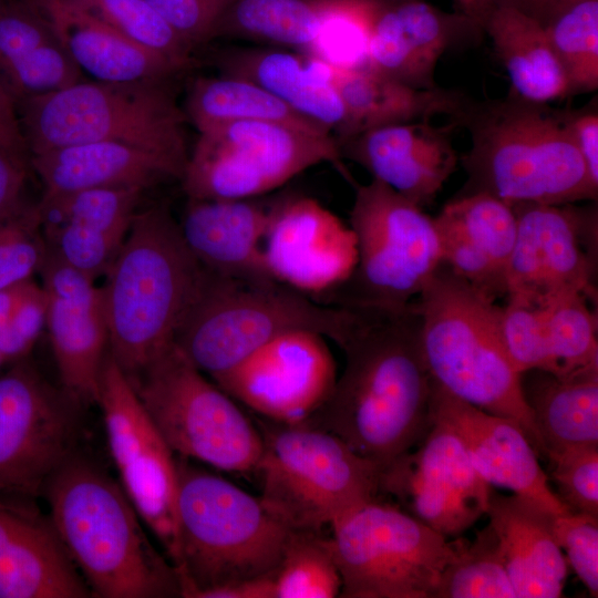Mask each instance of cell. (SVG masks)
<instances>
[{
    "label": "cell",
    "mask_w": 598,
    "mask_h": 598,
    "mask_svg": "<svg viewBox=\"0 0 598 598\" xmlns=\"http://www.w3.org/2000/svg\"><path fill=\"white\" fill-rule=\"evenodd\" d=\"M47 324L63 390L79 404L96 403L109 347L101 288L47 247L40 268Z\"/></svg>",
    "instance_id": "obj_20"
},
{
    "label": "cell",
    "mask_w": 598,
    "mask_h": 598,
    "mask_svg": "<svg viewBox=\"0 0 598 598\" xmlns=\"http://www.w3.org/2000/svg\"><path fill=\"white\" fill-rule=\"evenodd\" d=\"M383 3H393V2H400V1H404V0H379Z\"/></svg>",
    "instance_id": "obj_57"
},
{
    "label": "cell",
    "mask_w": 598,
    "mask_h": 598,
    "mask_svg": "<svg viewBox=\"0 0 598 598\" xmlns=\"http://www.w3.org/2000/svg\"><path fill=\"white\" fill-rule=\"evenodd\" d=\"M30 167L43 185L42 197L102 187L151 186L181 182L185 167L135 146L90 142L30 156Z\"/></svg>",
    "instance_id": "obj_28"
},
{
    "label": "cell",
    "mask_w": 598,
    "mask_h": 598,
    "mask_svg": "<svg viewBox=\"0 0 598 598\" xmlns=\"http://www.w3.org/2000/svg\"><path fill=\"white\" fill-rule=\"evenodd\" d=\"M83 72L30 0H0V81L17 103L78 83Z\"/></svg>",
    "instance_id": "obj_29"
},
{
    "label": "cell",
    "mask_w": 598,
    "mask_h": 598,
    "mask_svg": "<svg viewBox=\"0 0 598 598\" xmlns=\"http://www.w3.org/2000/svg\"><path fill=\"white\" fill-rule=\"evenodd\" d=\"M343 598H433L457 540L378 499L331 526Z\"/></svg>",
    "instance_id": "obj_12"
},
{
    "label": "cell",
    "mask_w": 598,
    "mask_h": 598,
    "mask_svg": "<svg viewBox=\"0 0 598 598\" xmlns=\"http://www.w3.org/2000/svg\"><path fill=\"white\" fill-rule=\"evenodd\" d=\"M584 293H568L545 307L548 369L557 377L598 371L597 317ZM592 301V300H591Z\"/></svg>",
    "instance_id": "obj_37"
},
{
    "label": "cell",
    "mask_w": 598,
    "mask_h": 598,
    "mask_svg": "<svg viewBox=\"0 0 598 598\" xmlns=\"http://www.w3.org/2000/svg\"><path fill=\"white\" fill-rule=\"evenodd\" d=\"M339 144L287 124L238 121L198 132L181 181L188 199L255 198L321 163L346 177Z\"/></svg>",
    "instance_id": "obj_13"
},
{
    "label": "cell",
    "mask_w": 598,
    "mask_h": 598,
    "mask_svg": "<svg viewBox=\"0 0 598 598\" xmlns=\"http://www.w3.org/2000/svg\"><path fill=\"white\" fill-rule=\"evenodd\" d=\"M195 598H275L274 577L230 582L202 591Z\"/></svg>",
    "instance_id": "obj_53"
},
{
    "label": "cell",
    "mask_w": 598,
    "mask_h": 598,
    "mask_svg": "<svg viewBox=\"0 0 598 598\" xmlns=\"http://www.w3.org/2000/svg\"><path fill=\"white\" fill-rule=\"evenodd\" d=\"M574 0H499L497 4H507L537 20L542 25L559 9Z\"/></svg>",
    "instance_id": "obj_55"
},
{
    "label": "cell",
    "mask_w": 598,
    "mask_h": 598,
    "mask_svg": "<svg viewBox=\"0 0 598 598\" xmlns=\"http://www.w3.org/2000/svg\"><path fill=\"white\" fill-rule=\"evenodd\" d=\"M45 255L37 205L27 206L0 225V289L32 279Z\"/></svg>",
    "instance_id": "obj_44"
},
{
    "label": "cell",
    "mask_w": 598,
    "mask_h": 598,
    "mask_svg": "<svg viewBox=\"0 0 598 598\" xmlns=\"http://www.w3.org/2000/svg\"><path fill=\"white\" fill-rule=\"evenodd\" d=\"M42 496L93 597H181L175 567L150 542L121 484L92 461L74 451Z\"/></svg>",
    "instance_id": "obj_2"
},
{
    "label": "cell",
    "mask_w": 598,
    "mask_h": 598,
    "mask_svg": "<svg viewBox=\"0 0 598 598\" xmlns=\"http://www.w3.org/2000/svg\"><path fill=\"white\" fill-rule=\"evenodd\" d=\"M420 341L434 382L483 411L508 417L538 457L545 447L504 344L502 307L441 262L417 296Z\"/></svg>",
    "instance_id": "obj_5"
},
{
    "label": "cell",
    "mask_w": 598,
    "mask_h": 598,
    "mask_svg": "<svg viewBox=\"0 0 598 598\" xmlns=\"http://www.w3.org/2000/svg\"><path fill=\"white\" fill-rule=\"evenodd\" d=\"M471 146L460 158L467 181L458 195L487 193L511 206L597 199L560 110L509 95L471 101L456 120Z\"/></svg>",
    "instance_id": "obj_4"
},
{
    "label": "cell",
    "mask_w": 598,
    "mask_h": 598,
    "mask_svg": "<svg viewBox=\"0 0 598 598\" xmlns=\"http://www.w3.org/2000/svg\"><path fill=\"white\" fill-rule=\"evenodd\" d=\"M194 50L215 39L224 14L235 0H146Z\"/></svg>",
    "instance_id": "obj_48"
},
{
    "label": "cell",
    "mask_w": 598,
    "mask_h": 598,
    "mask_svg": "<svg viewBox=\"0 0 598 598\" xmlns=\"http://www.w3.org/2000/svg\"><path fill=\"white\" fill-rule=\"evenodd\" d=\"M556 539L592 597L598 596V516L569 512L554 517Z\"/></svg>",
    "instance_id": "obj_47"
},
{
    "label": "cell",
    "mask_w": 598,
    "mask_h": 598,
    "mask_svg": "<svg viewBox=\"0 0 598 598\" xmlns=\"http://www.w3.org/2000/svg\"><path fill=\"white\" fill-rule=\"evenodd\" d=\"M433 598H516L497 538L487 525L472 542L457 540Z\"/></svg>",
    "instance_id": "obj_39"
},
{
    "label": "cell",
    "mask_w": 598,
    "mask_h": 598,
    "mask_svg": "<svg viewBox=\"0 0 598 598\" xmlns=\"http://www.w3.org/2000/svg\"><path fill=\"white\" fill-rule=\"evenodd\" d=\"M144 189L102 187L42 197L41 224L69 221L125 238Z\"/></svg>",
    "instance_id": "obj_41"
},
{
    "label": "cell",
    "mask_w": 598,
    "mask_h": 598,
    "mask_svg": "<svg viewBox=\"0 0 598 598\" xmlns=\"http://www.w3.org/2000/svg\"><path fill=\"white\" fill-rule=\"evenodd\" d=\"M326 339L305 329L283 332L214 382L270 422L303 424L330 396L338 378Z\"/></svg>",
    "instance_id": "obj_18"
},
{
    "label": "cell",
    "mask_w": 598,
    "mask_h": 598,
    "mask_svg": "<svg viewBox=\"0 0 598 598\" xmlns=\"http://www.w3.org/2000/svg\"><path fill=\"white\" fill-rule=\"evenodd\" d=\"M47 295L38 283L0 330V355L4 363L17 362L29 357L47 324Z\"/></svg>",
    "instance_id": "obj_49"
},
{
    "label": "cell",
    "mask_w": 598,
    "mask_h": 598,
    "mask_svg": "<svg viewBox=\"0 0 598 598\" xmlns=\"http://www.w3.org/2000/svg\"><path fill=\"white\" fill-rule=\"evenodd\" d=\"M547 460L560 501L573 512L598 516V444L571 447Z\"/></svg>",
    "instance_id": "obj_46"
},
{
    "label": "cell",
    "mask_w": 598,
    "mask_h": 598,
    "mask_svg": "<svg viewBox=\"0 0 598 598\" xmlns=\"http://www.w3.org/2000/svg\"><path fill=\"white\" fill-rule=\"evenodd\" d=\"M128 381L175 455L225 472H254L264 446L260 430L175 342Z\"/></svg>",
    "instance_id": "obj_10"
},
{
    "label": "cell",
    "mask_w": 598,
    "mask_h": 598,
    "mask_svg": "<svg viewBox=\"0 0 598 598\" xmlns=\"http://www.w3.org/2000/svg\"><path fill=\"white\" fill-rule=\"evenodd\" d=\"M30 156L90 142H116L186 168L187 116L168 80L85 81L17 103Z\"/></svg>",
    "instance_id": "obj_7"
},
{
    "label": "cell",
    "mask_w": 598,
    "mask_h": 598,
    "mask_svg": "<svg viewBox=\"0 0 598 598\" xmlns=\"http://www.w3.org/2000/svg\"><path fill=\"white\" fill-rule=\"evenodd\" d=\"M206 275L167 206L135 213L101 287L107 351L127 379L174 342Z\"/></svg>",
    "instance_id": "obj_3"
},
{
    "label": "cell",
    "mask_w": 598,
    "mask_h": 598,
    "mask_svg": "<svg viewBox=\"0 0 598 598\" xmlns=\"http://www.w3.org/2000/svg\"><path fill=\"white\" fill-rule=\"evenodd\" d=\"M137 45L186 70L193 66V49L146 0H70Z\"/></svg>",
    "instance_id": "obj_42"
},
{
    "label": "cell",
    "mask_w": 598,
    "mask_h": 598,
    "mask_svg": "<svg viewBox=\"0 0 598 598\" xmlns=\"http://www.w3.org/2000/svg\"><path fill=\"white\" fill-rule=\"evenodd\" d=\"M216 64L223 75L259 85L298 114L326 127L338 143L342 138L347 113L316 58L286 50L236 48L218 54Z\"/></svg>",
    "instance_id": "obj_30"
},
{
    "label": "cell",
    "mask_w": 598,
    "mask_h": 598,
    "mask_svg": "<svg viewBox=\"0 0 598 598\" xmlns=\"http://www.w3.org/2000/svg\"><path fill=\"white\" fill-rule=\"evenodd\" d=\"M269 209L254 198L188 199L178 224L187 247L207 271L268 281L275 280L264 254Z\"/></svg>",
    "instance_id": "obj_26"
},
{
    "label": "cell",
    "mask_w": 598,
    "mask_h": 598,
    "mask_svg": "<svg viewBox=\"0 0 598 598\" xmlns=\"http://www.w3.org/2000/svg\"><path fill=\"white\" fill-rule=\"evenodd\" d=\"M181 597L274 577L290 530L259 497L176 457Z\"/></svg>",
    "instance_id": "obj_6"
},
{
    "label": "cell",
    "mask_w": 598,
    "mask_h": 598,
    "mask_svg": "<svg viewBox=\"0 0 598 598\" xmlns=\"http://www.w3.org/2000/svg\"><path fill=\"white\" fill-rule=\"evenodd\" d=\"M507 72L512 95L549 104L570 94L564 69L544 27L507 4H495L480 19Z\"/></svg>",
    "instance_id": "obj_33"
},
{
    "label": "cell",
    "mask_w": 598,
    "mask_h": 598,
    "mask_svg": "<svg viewBox=\"0 0 598 598\" xmlns=\"http://www.w3.org/2000/svg\"><path fill=\"white\" fill-rule=\"evenodd\" d=\"M275 598H334L342 588L331 539L321 532L290 530L274 576Z\"/></svg>",
    "instance_id": "obj_40"
},
{
    "label": "cell",
    "mask_w": 598,
    "mask_h": 598,
    "mask_svg": "<svg viewBox=\"0 0 598 598\" xmlns=\"http://www.w3.org/2000/svg\"><path fill=\"white\" fill-rule=\"evenodd\" d=\"M502 307V331L506 352L522 373L548 369L545 307L507 296Z\"/></svg>",
    "instance_id": "obj_45"
},
{
    "label": "cell",
    "mask_w": 598,
    "mask_h": 598,
    "mask_svg": "<svg viewBox=\"0 0 598 598\" xmlns=\"http://www.w3.org/2000/svg\"><path fill=\"white\" fill-rule=\"evenodd\" d=\"M512 207L517 234L506 270V297L546 305L578 292L596 300V207L535 203Z\"/></svg>",
    "instance_id": "obj_16"
},
{
    "label": "cell",
    "mask_w": 598,
    "mask_h": 598,
    "mask_svg": "<svg viewBox=\"0 0 598 598\" xmlns=\"http://www.w3.org/2000/svg\"><path fill=\"white\" fill-rule=\"evenodd\" d=\"M520 388L546 460L571 447L598 444V371L557 377L527 370L520 373Z\"/></svg>",
    "instance_id": "obj_34"
},
{
    "label": "cell",
    "mask_w": 598,
    "mask_h": 598,
    "mask_svg": "<svg viewBox=\"0 0 598 598\" xmlns=\"http://www.w3.org/2000/svg\"><path fill=\"white\" fill-rule=\"evenodd\" d=\"M353 0H235L215 38L310 50L331 16Z\"/></svg>",
    "instance_id": "obj_35"
},
{
    "label": "cell",
    "mask_w": 598,
    "mask_h": 598,
    "mask_svg": "<svg viewBox=\"0 0 598 598\" xmlns=\"http://www.w3.org/2000/svg\"><path fill=\"white\" fill-rule=\"evenodd\" d=\"M452 121L390 124L363 131L339 144L342 158L354 162L420 207L433 203L454 173L458 156Z\"/></svg>",
    "instance_id": "obj_22"
},
{
    "label": "cell",
    "mask_w": 598,
    "mask_h": 598,
    "mask_svg": "<svg viewBox=\"0 0 598 598\" xmlns=\"http://www.w3.org/2000/svg\"><path fill=\"white\" fill-rule=\"evenodd\" d=\"M349 226L358 258L348 281L330 295L337 306L405 305L442 262L433 218L378 179L355 186Z\"/></svg>",
    "instance_id": "obj_11"
},
{
    "label": "cell",
    "mask_w": 598,
    "mask_h": 598,
    "mask_svg": "<svg viewBox=\"0 0 598 598\" xmlns=\"http://www.w3.org/2000/svg\"><path fill=\"white\" fill-rule=\"evenodd\" d=\"M430 413L431 421L453 430L472 465L491 486L532 498L555 515L573 512L549 486L536 451L515 421L466 403L433 380Z\"/></svg>",
    "instance_id": "obj_21"
},
{
    "label": "cell",
    "mask_w": 598,
    "mask_h": 598,
    "mask_svg": "<svg viewBox=\"0 0 598 598\" xmlns=\"http://www.w3.org/2000/svg\"><path fill=\"white\" fill-rule=\"evenodd\" d=\"M354 311L340 346L343 372L323 405L303 424L326 430L381 472L415 447L432 425L431 375L420 341L416 300Z\"/></svg>",
    "instance_id": "obj_1"
},
{
    "label": "cell",
    "mask_w": 598,
    "mask_h": 598,
    "mask_svg": "<svg viewBox=\"0 0 598 598\" xmlns=\"http://www.w3.org/2000/svg\"><path fill=\"white\" fill-rule=\"evenodd\" d=\"M255 467L261 503L291 530L321 532L377 499L380 467L337 435L308 424L270 422Z\"/></svg>",
    "instance_id": "obj_9"
},
{
    "label": "cell",
    "mask_w": 598,
    "mask_h": 598,
    "mask_svg": "<svg viewBox=\"0 0 598 598\" xmlns=\"http://www.w3.org/2000/svg\"><path fill=\"white\" fill-rule=\"evenodd\" d=\"M3 363H4V362H3V360H2V358H1V355H0V367H1Z\"/></svg>",
    "instance_id": "obj_58"
},
{
    "label": "cell",
    "mask_w": 598,
    "mask_h": 598,
    "mask_svg": "<svg viewBox=\"0 0 598 598\" xmlns=\"http://www.w3.org/2000/svg\"><path fill=\"white\" fill-rule=\"evenodd\" d=\"M416 445L381 472L379 491L445 537L458 536L486 514L493 488L447 425L432 421Z\"/></svg>",
    "instance_id": "obj_17"
},
{
    "label": "cell",
    "mask_w": 598,
    "mask_h": 598,
    "mask_svg": "<svg viewBox=\"0 0 598 598\" xmlns=\"http://www.w3.org/2000/svg\"><path fill=\"white\" fill-rule=\"evenodd\" d=\"M486 515L516 598L560 597L567 560L554 533L556 515L532 498L494 491Z\"/></svg>",
    "instance_id": "obj_27"
},
{
    "label": "cell",
    "mask_w": 598,
    "mask_h": 598,
    "mask_svg": "<svg viewBox=\"0 0 598 598\" xmlns=\"http://www.w3.org/2000/svg\"><path fill=\"white\" fill-rule=\"evenodd\" d=\"M433 220L442 264L494 300L506 297L517 234L513 207L487 193H471L446 203Z\"/></svg>",
    "instance_id": "obj_25"
},
{
    "label": "cell",
    "mask_w": 598,
    "mask_h": 598,
    "mask_svg": "<svg viewBox=\"0 0 598 598\" xmlns=\"http://www.w3.org/2000/svg\"><path fill=\"white\" fill-rule=\"evenodd\" d=\"M563 121L586 166L589 179L598 189V111L595 107L560 111Z\"/></svg>",
    "instance_id": "obj_50"
},
{
    "label": "cell",
    "mask_w": 598,
    "mask_h": 598,
    "mask_svg": "<svg viewBox=\"0 0 598 598\" xmlns=\"http://www.w3.org/2000/svg\"><path fill=\"white\" fill-rule=\"evenodd\" d=\"M481 24L462 12L442 11L423 0L381 4L374 19L367 66L416 89H435L442 54Z\"/></svg>",
    "instance_id": "obj_24"
},
{
    "label": "cell",
    "mask_w": 598,
    "mask_h": 598,
    "mask_svg": "<svg viewBox=\"0 0 598 598\" xmlns=\"http://www.w3.org/2000/svg\"><path fill=\"white\" fill-rule=\"evenodd\" d=\"M0 148L30 161L18 110L0 81Z\"/></svg>",
    "instance_id": "obj_52"
},
{
    "label": "cell",
    "mask_w": 598,
    "mask_h": 598,
    "mask_svg": "<svg viewBox=\"0 0 598 598\" xmlns=\"http://www.w3.org/2000/svg\"><path fill=\"white\" fill-rule=\"evenodd\" d=\"M30 161L0 148V225L27 207L23 190Z\"/></svg>",
    "instance_id": "obj_51"
},
{
    "label": "cell",
    "mask_w": 598,
    "mask_h": 598,
    "mask_svg": "<svg viewBox=\"0 0 598 598\" xmlns=\"http://www.w3.org/2000/svg\"><path fill=\"white\" fill-rule=\"evenodd\" d=\"M317 60L338 91L347 113V126L339 144L363 131L390 124L431 120L437 115L456 121L470 100L458 91L440 86L416 89L368 66L342 69Z\"/></svg>",
    "instance_id": "obj_31"
},
{
    "label": "cell",
    "mask_w": 598,
    "mask_h": 598,
    "mask_svg": "<svg viewBox=\"0 0 598 598\" xmlns=\"http://www.w3.org/2000/svg\"><path fill=\"white\" fill-rule=\"evenodd\" d=\"M461 6V11L464 14H467L474 18L477 22L481 17L492 7L497 4L499 0H458ZM480 23V22H478Z\"/></svg>",
    "instance_id": "obj_56"
},
{
    "label": "cell",
    "mask_w": 598,
    "mask_h": 598,
    "mask_svg": "<svg viewBox=\"0 0 598 598\" xmlns=\"http://www.w3.org/2000/svg\"><path fill=\"white\" fill-rule=\"evenodd\" d=\"M28 358L0 377V495L35 499L74 452L78 414Z\"/></svg>",
    "instance_id": "obj_15"
},
{
    "label": "cell",
    "mask_w": 598,
    "mask_h": 598,
    "mask_svg": "<svg viewBox=\"0 0 598 598\" xmlns=\"http://www.w3.org/2000/svg\"><path fill=\"white\" fill-rule=\"evenodd\" d=\"M96 404L121 486L177 571L181 550L176 457L109 351L99 378Z\"/></svg>",
    "instance_id": "obj_14"
},
{
    "label": "cell",
    "mask_w": 598,
    "mask_h": 598,
    "mask_svg": "<svg viewBox=\"0 0 598 598\" xmlns=\"http://www.w3.org/2000/svg\"><path fill=\"white\" fill-rule=\"evenodd\" d=\"M35 285L30 279L0 289V330L11 320Z\"/></svg>",
    "instance_id": "obj_54"
},
{
    "label": "cell",
    "mask_w": 598,
    "mask_h": 598,
    "mask_svg": "<svg viewBox=\"0 0 598 598\" xmlns=\"http://www.w3.org/2000/svg\"><path fill=\"white\" fill-rule=\"evenodd\" d=\"M93 597L34 499L0 495V598Z\"/></svg>",
    "instance_id": "obj_23"
},
{
    "label": "cell",
    "mask_w": 598,
    "mask_h": 598,
    "mask_svg": "<svg viewBox=\"0 0 598 598\" xmlns=\"http://www.w3.org/2000/svg\"><path fill=\"white\" fill-rule=\"evenodd\" d=\"M184 111L198 132L223 123L262 121L332 135L259 85L223 74L195 79L189 85Z\"/></svg>",
    "instance_id": "obj_36"
},
{
    "label": "cell",
    "mask_w": 598,
    "mask_h": 598,
    "mask_svg": "<svg viewBox=\"0 0 598 598\" xmlns=\"http://www.w3.org/2000/svg\"><path fill=\"white\" fill-rule=\"evenodd\" d=\"M264 254L275 280L310 298L332 295L344 285L358 258L351 227L306 196L270 206Z\"/></svg>",
    "instance_id": "obj_19"
},
{
    "label": "cell",
    "mask_w": 598,
    "mask_h": 598,
    "mask_svg": "<svg viewBox=\"0 0 598 598\" xmlns=\"http://www.w3.org/2000/svg\"><path fill=\"white\" fill-rule=\"evenodd\" d=\"M51 23L64 49L96 81L169 80L184 71L132 42L70 0H30Z\"/></svg>",
    "instance_id": "obj_32"
},
{
    "label": "cell",
    "mask_w": 598,
    "mask_h": 598,
    "mask_svg": "<svg viewBox=\"0 0 598 598\" xmlns=\"http://www.w3.org/2000/svg\"><path fill=\"white\" fill-rule=\"evenodd\" d=\"M570 94L598 87V0H574L543 24Z\"/></svg>",
    "instance_id": "obj_38"
},
{
    "label": "cell",
    "mask_w": 598,
    "mask_h": 598,
    "mask_svg": "<svg viewBox=\"0 0 598 598\" xmlns=\"http://www.w3.org/2000/svg\"><path fill=\"white\" fill-rule=\"evenodd\" d=\"M353 316L351 307L318 302L277 280L246 281L207 271L174 342L214 380L290 330H311L340 347Z\"/></svg>",
    "instance_id": "obj_8"
},
{
    "label": "cell",
    "mask_w": 598,
    "mask_h": 598,
    "mask_svg": "<svg viewBox=\"0 0 598 598\" xmlns=\"http://www.w3.org/2000/svg\"><path fill=\"white\" fill-rule=\"evenodd\" d=\"M50 251L95 280L105 275L124 238L69 221L42 224Z\"/></svg>",
    "instance_id": "obj_43"
}]
</instances>
